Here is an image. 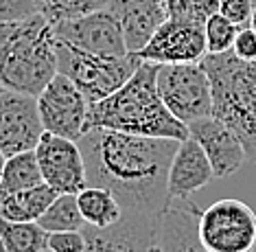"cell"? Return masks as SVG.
I'll return each instance as SVG.
<instances>
[{"label":"cell","instance_id":"obj_1","mask_svg":"<svg viewBox=\"0 0 256 252\" xmlns=\"http://www.w3.org/2000/svg\"><path fill=\"white\" fill-rule=\"evenodd\" d=\"M88 186H106L123 210L160 217L168 204V165L180 140L90 127L79 140Z\"/></svg>","mask_w":256,"mask_h":252},{"label":"cell","instance_id":"obj_2","mask_svg":"<svg viewBox=\"0 0 256 252\" xmlns=\"http://www.w3.org/2000/svg\"><path fill=\"white\" fill-rule=\"evenodd\" d=\"M158 64L140 62L136 73L125 81L118 90L106 99L88 103V119L86 127H103L138 136L156 138H188V125L171 114V110L162 103L156 88Z\"/></svg>","mask_w":256,"mask_h":252},{"label":"cell","instance_id":"obj_3","mask_svg":"<svg viewBox=\"0 0 256 252\" xmlns=\"http://www.w3.org/2000/svg\"><path fill=\"white\" fill-rule=\"evenodd\" d=\"M55 75L57 38L44 16L0 22V84L38 97Z\"/></svg>","mask_w":256,"mask_h":252},{"label":"cell","instance_id":"obj_4","mask_svg":"<svg viewBox=\"0 0 256 252\" xmlns=\"http://www.w3.org/2000/svg\"><path fill=\"white\" fill-rule=\"evenodd\" d=\"M200 64L210 79L212 116L236 134L246 158L256 162V62L226 51L206 53Z\"/></svg>","mask_w":256,"mask_h":252},{"label":"cell","instance_id":"obj_5","mask_svg":"<svg viewBox=\"0 0 256 252\" xmlns=\"http://www.w3.org/2000/svg\"><path fill=\"white\" fill-rule=\"evenodd\" d=\"M140 62L142 60L136 53H127L120 57H106L86 53L57 40V73L66 75L84 92L88 103L106 99L114 90H118L136 73Z\"/></svg>","mask_w":256,"mask_h":252},{"label":"cell","instance_id":"obj_6","mask_svg":"<svg viewBox=\"0 0 256 252\" xmlns=\"http://www.w3.org/2000/svg\"><path fill=\"white\" fill-rule=\"evenodd\" d=\"M156 88L162 103L184 125L212 114L210 79L200 62L158 64Z\"/></svg>","mask_w":256,"mask_h":252},{"label":"cell","instance_id":"obj_7","mask_svg":"<svg viewBox=\"0 0 256 252\" xmlns=\"http://www.w3.org/2000/svg\"><path fill=\"white\" fill-rule=\"evenodd\" d=\"M197 235L208 252H254L256 213L236 197H226L200 213Z\"/></svg>","mask_w":256,"mask_h":252},{"label":"cell","instance_id":"obj_8","mask_svg":"<svg viewBox=\"0 0 256 252\" xmlns=\"http://www.w3.org/2000/svg\"><path fill=\"white\" fill-rule=\"evenodd\" d=\"M38 110L44 132L79 140L88 130V99L62 73H57L38 95Z\"/></svg>","mask_w":256,"mask_h":252},{"label":"cell","instance_id":"obj_9","mask_svg":"<svg viewBox=\"0 0 256 252\" xmlns=\"http://www.w3.org/2000/svg\"><path fill=\"white\" fill-rule=\"evenodd\" d=\"M53 31L60 42H66L86 53L106 57H120L130 53L123 29L108 9H98L88 16L57 22L53 25Z\"/></svg>","mask_w":256,"mask_h":252},{"label":"cell","instance_id":"obj_10","mask_svg":"<svg viewBox=\"0 0 256 252\" xmlns=\"http://www.w3.org/2000/svg\"><path fill=\"white\" fill-rule=\"evenodd\" d=\"M44 134L38 97L4 88L0 92V149L4 158L36 149Z\"/></svg>","mask_w":256,"mask_h":252},{"label":"cell","instance_id":"obj_11","mask_svg":"<svg viewBox=\"0 0 256 252\" xmlns=\"http://www.w3.org/2000/svg\"><path fill=\"white\" fill-rule=\"evenodd\" d=\"M44 182L57 193H79L86 189V162L81 156L79 143L57 134L44 132L36 145Z\"/></svg>","mask_w":256,"mask_h":252},{"label":"cell","instance_id":"obj_12","mask_svg":"<svg viewBox=\"0 0 256 252\" xmlns=\"http://www.w3.org/2000/svg\"><path fill=\"white\" fill-rule=\"evenodd\" d=\"M206 53L204 27L178 18H166L136 55L154 64H188L202 62Z\"/></svg>","mask_w":256,"mask_h":252},{"label":"cell","instance_id":"obj_13","mask_svg":"<svg viewBox=\"0 0 256 252\" xmlns=\"http://www.w3.org/2000/svg\"><path fill=\"white\" fill-rule=\"evenodd\" d=\"M156 228H158V217L123 210L120 221L110 228L84 226V252H156Z\"/></svg>","mask_w":256,"mask_h":252},{"label":"cell","instance_id":"obj_14","mask_svg":"<svg viewBox=\"0 0 256 252\" xmlns=\"http://www.w3.org/2000/svg\"><path fill=\"white\" fill-rule=\"evenodd\" d=\"M188 134L206 151L214 178H230L248 160L246 149L236 138V134L212 114L188 123Z\"/></svg>","mask_w":256,"mask_h":252},{"label":"cell","instance_id":"obj_15","mask_svg":"<svg viewBox=\"0 0 256 252\" xmlns=\"http://www.w3.org/2000/svg\"><path fill=\"white\" fill-rule=\"evenodd\" d=\"M197 204L186 200H168L158 217L156 228V248L158 252H208L197 235L200 221Z\"/></svg>","mask_w":256,"mask_h":252},{"label":"cell","instance_id":"obj_16","mask_svg":"<svg viewBox=\"0 0 256 252\" xmlns=\"http://www.w3.org/2000/svg\"><path fill=\"white\" fill-rule=\"evenodd\" d=\"M214 178L210 160L206 151L193 136L178 143L176 154L168 165L166 178V195L168 200H186L195 191L204 189Z\"/></svg>","mask_w":256,"mask_h":252},{"label":"cell","instance_id":"obj_17","mask_svg":"<svg viewBox=\"0 0 256 252\" xmlns=\"http://www.w3.org/2000/svg\"><path fill=\"white\" fill-rule=\"evenodd\" d=\"M106 9L118 20L130 53H138L168 18L166 0H108Z\"/></svg>","mask_w":256,"mask_h":252},{"label":"cell","instance_id":"obj_18","mask_svg":"<svg viewBox=\"0 0 256 252\" xmlns=\"http://www.w3.org/2000/svg\"><path fill=\"white\" fill-rule=\"evenodd\" d=\"M55 197L57 191L46 182L22 191H0V219L38 221Z\"/></svg>","mask_w":256,"mask_h":252},{"label":"cell","instance_id":"obj_19","mask_svg":"<svg viewBox=\"0 0 256 252\" xmlns=\"http://www.w3.org/2000/svg\"><path fill=\"white\" fill-rule=\"evenodd\" d=\"M77 204L81 217L88 226L110 228L123 217V206L116 195L106 186H86L77 193Z\"/></svg>","mask_w":256,"mask_h":252},{"label":"cell","instance_id":"obj_20","mask_svg":"<svg viewBox=\"0 0 256 252\" xmlns=\"http://www.w3.org/2000/svg\"><path fill=\"white\" fill-rule=\"evenodd\" d=\"M0 182H2V191H22L42 184L44 178L40 171L36 149L9 156L2 165V171H0Z\"/></svg>","mask_w":256,"mask_h":252},{"label":"cell","instance_id":"obj_21","mask_svg":"<svg viewBox=\"0 0 256 252\" xmlns=\"http://www.w3.org/2000/svg\"><path fill=\"white\" fill-rule=\"evenodd\" d=\"M0 239L7 252H44L48 232L38 221L0 219Z\"/></svg>","mask_w":256,"mask_h":252},{"label":"cell","instance_id":"obj_22","mask_svg":"<svg viewBox=\"0 0 256 252\" xmlns=\"http://www.w3.org/2000/svg\"><path fill=\"white\" fill-rule=\"evenodd\" d=\"M38 224L46 232L62 230H84L86 221L81 217L77 204V193H57V197L48 204V208L40 215Z\"/></svg>","mask_w":256,"mask_h":252},{"label":"cell","instance_id":"obj_23","mask_svg":"<svg viewBox=\"0 0 256 252\" xmlns=\"http://www.w3.org/2000/svg\"><path fill=\"white\" fill-rule=\"evenodd\" d=\"M106 3L108 0H36V11L44 16L50 25H57V22L106 9Z\"/></svg>","mask_w":256,"mask_h":252},{"label":"cell","instance_id":"obj_24","mask_svg":"<svg viewBox=\"0 0 256 252\" xmlns=\"http://www.w3.org/2000/svg\"><path fill=\"white\" fill-rule=\"evenodd\" d=\"M238 25L228 20L226 16H221L219 11L212 14L204 22V38H206V51L208 53H226L232 51L234 38L238 33Z\"/></svg>","mask_w":256,"mask_h":252},{"label":"cell","instance_id":"obj_25","mask_svg":"<svg viewBox=\"0 0 256 252\" xmlns=\"http://www.w3.org/2000/svg\"><path fill=\"white\" fill-rule=\"evenodd\" d=\"M219 11V0H166V14L168 18L193 22L204 27L212 14Z\"/></svg>","mask_w":256,"mask_h":252},{"label":"cell","instance_id":"obj_26","mask_svg":"<svg viewBox=\"0 0 256 252\" xmlns=\"http://www.w3.org/2000/svg\"><path fill=\"white\" fill-rule=\"evenodd\" d=\"M46 248L50 252H84L86 250V232L84 230L48 232Z\"/></svg>","mask_w":256,"mask_h":252},{"label":"cell","instance_id":"obj_27","mask_svg":"<svg viewBox=\"0 0 256 252\" xmlns=\"http://www.w3.org/2000/svg\"><path fill=\"white\" fill-rule=\"evenodd\" d=\"M254 0H219V14L238 27H248L252 20Z\"/></svg>","mask_w":256,"mask_h":252},{"label":"cell","instance_id":"obj_28","mask_svg":"<svg viewBox=\"0 0 256 252\" xmlns=\"http://www.w3.org/2000/svg\"><path fill=\"white\" fill-rule=\"evenodd\" d=\"M36 14V0H0V22L22 20Z\"/></svg>","mask_w":256,"mask_h":252},{"label":"cell","instance_id":"obj_29","mask_svg":"<svg viewBox=\"0 0 256 252\" xmlns=\"http://www.w3.org/2000/svg\"><path fill=\"white\" fill-rule=\"evenodd\" d=\"M232 53L241 60L248 62H256V31L252 27H241L234 38V44H232Z\"/></svg>","mask_w":256,"mask_h":252},{"label":"cell","instance_id":"obj_30","mask_svg":"<svg viewBox=\"0 0 256 252\" xmlns=\"http://www.w3.org/2000/svg\"><path fill=\"white\" fill-rule=\"evenodd\" d=\"M250 27L256 31V7H254V11H252V20H250Z\"/></svg>","mask_w":256,"mask_h":252},{"label":"cell","instance_id":"obj_31","mask_svg":"<svg viewBox=\"0 0 256 252\" xmlns=\"http://www.w3.org/2000/svg\"><path fill=\"white\" fill-rule=\"evenodd\" d=\"M4 160H7V158H4V154H2V149H0V171H2V165H4Z\"/></svg>","mask_w":256,"mask_h":252},{"label":"cell","instance_id":"obj_32","mask_svg":"<svg viewBox=\"0 0 256 252\" xmlns=\"http://www.w3.org/2000/svg\"><path fill=\"white\" fill-rule=\"evenodd\" d=\"M0 252H7V248H4V243H2V239H0Z\"/></svg>","mask_w":256,"mask_h":252},{"label":"cell","instance_id":"obj_33","mask_svg":"<svg viewBox=\"0 0 256 252\" xmlns=\"http://www.w3.org/2000/svg\"><path fill=\"white\" fill-rule=\"evenodd\" d=\"M2 90H4V86H2V84H0V92H2Z\"/></svg>","mask_w":256,"mask_h":252},{"label":"cell","instance_id":"obj_34","mask_svg":"<svg viewBox=\"0 0 256 252\" xmlns=\"http://www.w3.org/2000/svg\"><path fill=\"white\" fill-rule=\"evenodd\" d=\"M0 191H2V182H0Z\"/></svg>","mask_w":256,"mask_h":252},{"label":"cell","instance_id":"obj_35","mask_svg":"<svg viewBox=\"0 0 256 252\" xmlns=\"http://www.w3.org/2000/svg\"><path fill=\"white\" fill-rule=\"evenodd\" d=\"M254 7H256V0H254Z\"/></svg>","mask_w":256,"mask_h":252},{"label":"cell","instance_id":"obj_36","mask_svg":"<svg viewBox=\"0 0 256 252\" xmlns=\"http://www.w3.org/2000/svg\"><path fill=\"white\" fill-rule=\"evenodd\" d=\"M156 252H158V248H156Z\"/></svg>","mask_w":256,"mask_h":252}]
</instances>
